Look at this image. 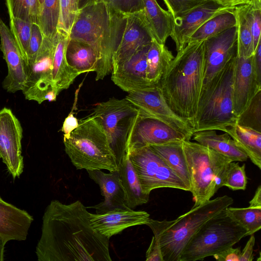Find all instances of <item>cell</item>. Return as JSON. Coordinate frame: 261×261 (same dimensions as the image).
I'll list each match as a JSON object with an SVG mask.
<instances>
[{
    "mask_svg": "<svg viewBox=\"0 0 261 261\" xmlns=\"http://www.w3.org/2000/svg\"><path fill=\"white\" fill-rule=\"evenodd\" d=\"M80 200H53L42 217L36 254L39 261H111L109 239L96 231Z\"/></svg>",
    "mask_w": 261,
    "mask_h": 261,
    "instance_id": "1",
    "label": "cell"
},
{
    "mask_svg": "<svg viewBox=\"0 0 261 261\" xmlns=\"http://www.w3.org/2000/svg\"><path fill=\"white\" fill-rule=\"evenodd\" d=\"M204 42L189 41L177 52L159 83L170 108L192 128L203 84Z\"/></svg>",
    "mask_w": 261,
    "mask_h": 261,
    "instance_id": "2",
    "label": "cell"
},
{
    "mask_svg": "<svg viewBox=\"0 0 261 261\" xmlns=\"http://www.w3.org/2000/svg\"><path fill=\"white\" fill-rule=\"evenodd\" d=\"M126 16L100 2L79 10L69 38L86 42L98 53L96 81L102 80L112 69V58L124 30Z\"/></svg>",
    "mask_w": 261,
    "mask_h": 261,
    "instance_id": "3",
    "label": "cell"
},
{
    "mask_svg": "<svg viewBox=\"0 0 261 261\" xmlns=\"http://www.w3.org/2000/svg\"><path fill=\"white\" fill-rule=\"evenodd\" d=\"M233 202L224 195L210 200L173 220L150 218L146 224L151 229L161 251L164 261H178L186 245L198 229L209 219Z\"/></svg>",
    "mask_w": 261,
    "mask_h": 261,
    "instance_id": "4",
    "label": "cell"
},
{
    "mask_svg": "<svg viewBox=\"0 0 261 261\" xmlns=\"http://www.w3.org/2000/svg\"><path fill=\"white\" fill-rule=\"evenodd\" d=\"M236 56L203 86L195 117L193 132H223L237 123L233 110V82Z\"/></svg>",
    "mask_w": 261,
    "mask_h": 261,
    "instance_id": "5",
    "label": "cell"
},
{
    "mask_svg": "<svg viewBox=\"0 0 261 261\" xmlns=\"http://www.w3.org/2000/svg\"><path fill=\"white\" fill-rule=\"evenodd\" d=\"M63 142L65 151L76 169L118 170L106 133L93 114L80 120Z\"/></svg>",
    "mask_w": 261,
    "mask_h": 261,
    "instance_id": "6",
    "label": "cell"
},
{
    "mask_svg": "<svg viewBox=\"0 0 261 261\" xmlns=\"http://www.w3.org/2000/svg\"><path fill=\"white\" fill-rule=\"evenodd\" d=\"M182 147L190 177V192L197 206L210 200L222 186L229 159L209 147L184 140Z\"/></svg>",
    "mask_w": 261,
    "mask_h": 261,
    "instance_id": "7",
    "label": "cell"
},
{
    "mask_svg": "<svg viewBox=\"0 0 261 261\" xmlns=\"http://www.w3.org/2000/svg\"><path fill=\"white\" fill-rule=\"evenodd\" d=\"M245 237L246 230L230 216L226 208L207 221L193 235L178 261L202 260L232 247Z\"/></svg>",
    "mask_w": 261,
    "mask_h": 261,
    "instance_id": "8",
    "label": "cell"
},
{
    "mask_svg": "<svg viewBox=\"0 0 261 261\" xmlns=\"http://www.w3.org/2000/svg\"><path fill=\"white\" fill-rule=\"evenodd\" d=\"M103 128L119 166L125 154L128 137L139 112L125 98H110L97 103L92 114Z\"/></svg>",
    "mask_w": 261,
    "mask_h": 261,
    "instance_id": "9",
    "label": "cell"
},
{
    "mask_svg": "<svg viewBox=\"0 0 261 261\" xmlns=\"http://www.w3.org/2000/svg\"><path fill=\"white\" fill-rule=\"evenodd\" d=\"M126 153L145 193L150 195L153 190L162 188L190 191L181 178L150 146H144Z\"/></svg>",
    "mask_w": 261,
    "mask_h": 261,
    "instance_id": "10",
    "label": "cell"
},
{
    "mask_svg": "<svg viewBox=\"0 0 261 261\" xmlns=\"http://www.w3.org/2000/svg\"><path fill=\"white\" fill-rule=\"evenodd\" d=\"M54 36L44 37L42 44L34 62L25 65L27 80L22 92L25 98L37 101H55L58 93L53 81Z\"/></svg>",
    "mask_w": 261,
    "mask_h": 261,
    "instance_id": "11",
    "label": "cell"
},
{
    "mask_svg": "<svg viewBox=\"0 0 261 261\" xmlns=\"http://www.w3.org/2000/svg\"><path fill=\"white\" fill-rule=\"evenodd\" d=\"M125 98L138 109L141 117L161 121L182 133L188 140L192 138V127L170 108L159 83L146 90L129 92Z\"/></svg>",
    "mask_w": 261,
    "mask_h": 261,
    "instance_id": "12",
    "label": "cell"
},
{
    "mask_svg": "<svg viewBox=\"0 0 261 261\" xmlns=\"http://www.w3.org/2000/svg\"><path fill=\"white\" fill-rule=\"evenodd\" d=\"M22 128L11 110H0V158L13 179L19 178L23 171L21 140Z\"/></svg>",
    "mask_w": 261,
    "mask_h": 261,
    "instance_id": "13",
    "label": "cell"
},
{
    "mask_svg": "<svg viewBox=\"0 0 261 261\" xmlns=\"http://www.w3.org/2000/svg\"><path fill=\"white\" fill-rule=\"evenodd\" d=\"M188 140L181 132L166 124L139 115L128 137L125 153L147 146Z\"/></svg>",
    "mask_w": 261,
    "mask_h": 261,
    "instance_id": "14",
    "label": "cell"
},
{
    "mask_svg": "<svg viewBox=\"0 0 261 261\" xmlns=\"http://www.w3.org/2000/svg\"><path fill=\"white\" fill-rule=\"evenodd\" d=\"M234 7L223 5L218 0H210L174 17L173 28L170 37L175 44L177 52L186 45L191 36L206 21L223 11Z\"/></svg>",
    "mask_w": 261,
    "mask_h": 261,
    "instance_id": "15",
    "label": "cell"
},
{
    "mask_svg": "<svg viewBox=\"0 0 261 261\" xmlns=\"http://www.w3.org/2000/svg\"><path fill=\"white\" fill-rule=\"evenodd\" d=\"M236 56L237 25L205 40L203 86Z\"/></svg>",
    "mask_w": 261,
    "mask_h": 261,
    "instance_id": "16",
    "label": "cell"
},
{
    "mask_svg": "<svg viewBox=\"0 0 261 261\" xmlns=\"http://www.w3.org/2000/svg\"><path fill=\"white\" fill-rule=\"evenodd\" d=\"M154 39L143 10L126 16L124 30L112 58V68L129 59Z\"/></svg>",
    "mask_w": 261,
    "mask_h": 261,
    "instance_id": "17",
    "label": "cell"
},
{
    "mask_svg": "<svg viewBox=\"0 0 261 261\" xmlns=\"http://www.w3.org/2000/svg\"><path fill=\"white\" fill-rule=\"evenodd\" d=\"M0 38V49L8 68L3 87L9 93L22 91L27 80L25 62L10 29L1 18Z\"/></svg>",
    "mask_w": 261,
    "mask_h": 261,
    "instance_id": "18",
    "label": "cell"
},
{
    "mask_svg": "<svg viewBox=\"0 0 261 261\" xmlns=\"http://www.w3.org/2000/svg\"><path fill=\"white\" fill-rule=\"evenodd\" d=\"M150 218V215L146 212L134 211L128 207L89 213V220L93 228L109 239L128 227L146 225Z\"/></svg>",
    "mask_w": 261,
    "mask_h": 261,
    "instance_id": "19",
    "label": "cell"
},
{
    "mask_svg": "<svg viewBox=\"0 0 261 261\" xmlns=\"http://www.w3.org/2000/svg\"><path fill=\"white\" fill-rule=\"evenodd\" d=\"M261 91V82L255 72L253 55L236 57L233 82V110L238 117L249 106L254 96Z\"/></svg>",
    "mask_w": 261,
    "mask_h": 261,
    "instance_id": "20",
    "label": "cell"
},
{
    "mask_svg": "<svg viewBox=\"0 0 261 261\" xmlns=\"http://www.w3.org/2000/svg\"><path fill=\"white\" fill-rule=\"evenodd\" d=\"M150 45L143 47L129 59L112 68V81L123 91L129 93L146 90L155 85L150 84L146 76V54Z\"/></svg>",
    "mask_w": 261,
    "mask_h": 261,
    "instance_id": "21",
    "label": "cell"
},
{
    "mask_svg": "<svg viewBox=\"0 0 261 261\" xmlns=\"http://www.w3.org/2000/svg\"><path fill=\"white\" fill-rule=\"evenodd\" d=\"M89 176L100 188L104 200L91 206L100 213L116 208L128 207L125 192L118 170L105 173L101 170H87ZM129 208V207H128Z\"/></svg>",
    "mask_w": 261,
    "mask_h": 261,
    "instance_id": "22",
    "label": "cell"
},
{
    "mask_svg": "<svg viewBox=\"0 0 261 261\" xmlns=\"http://www.w3.org/2000/svg\"><path fill=\"white\" fill-rule=\"evenodd\" d=\"M33 220L27 211L8 203L0 196V237L6 243L25 240Z\"/></svg>",
    "mask_w": 261,
    "mask_h": 261,
    "instance_id": "23",
    "label": "cell"
},
{
    "mask_svg": "<svg viewBox=\"0 0 261 261\" xmlns=\"http://www.w3.org/2000/svg\"><path fill=\"white\" fill-rule=\"evenodd\" d=\"M69 36L59 31L54 36L52 76L54 87L58 93L68 89L80 74L70 67L66 59V49Z\"/></svg>",
    "mask_w": 261,
    "mask_h": 261,
    "instance_id": "24",
    "label": "cell"
},
{
    "mask_svg": "<svg viewBox=\"0 0 261 261\" xmlns=\"http://www.w3.org/2000/svg\"><path fill=\"white\" fill-rule=\"evenodd\" d=\"M193 139L203 145L213 149L233 162H245L247 155L235 144L226 133L219 134L215 130L195 132Z\"/></svg>",
    "mask_w": 261,
    "mask_h": 261,
    "instance_id": "25",
    "label": "cell"
},
{
    "mask_svg": "<svg viewBox=\"0 0 261 261\" xmlns=\"http://www.w3.org/2000/svg\"><path fill=\"white\" fill-rule=\"evenodd\" d=\"M143 11L154 39L159 43L165 44L172 34L174 17L156 0H143Z\"/></svg>",
    "mask_w": 261,
    "mask_h": 261,
    "instance_id": "26",
    "label": "cell"
},
{
    "mask_svg": "<svg viewBox=\"0 0 261 261\" xmlns=\"http://www.w3.org/2000/svg\"><path fill=\"white\" fill-rule=\"evenodd\" d=\"M118 172L124 188L128 207L134 209L145 204L149 199V194L142 190L140 181L128 154L125 153L119 166Z\"/></svg>",
    "mask_w": 261,
    "mask_h": 261,
    "instance_id": "27",
    "label": "cell"
},
{
    "mask_svg": "<svg viewBox=\"0 0 261 261\" xmlns=\"http://www.w3.org/2000/svg\"><path fill=\"white\" fill-rule=\"evenodd\" d=\"M251 161L261 168V132L235 124L223 130Z\"/></svg>",
    "mask_w": 261,
    "mask_h": 261,
    "instance_id": "28",
    "label": "cell"
},
{
    "mask_svg": "<svg viewBox=\"0 0 261 261\" xmlns=\"http://www.w3.org/2000/svg\"><path fill=\"white\" fill-rule=\"evenodd\" d=\"M65 56L68 64L80 74L95 72L99 58L97 50L89 44L70 39Z\"/></svg>",
    "mask_w": 261,
    "mask_h": 261,
    "instance_id": "29",
    "label": "cell"
},
{
    "mask_svg": "<svg viewBox=\"0 0 261 261\" xmlns=\"http://www.w3.org/2000/svg\"><path fill=\"white\" fill-rule=\"evenodd\" d=\"M165 44L153 39L146 54V76L151 84H158L174 58Z\"/></svg>",
    "mask_w": 261,
    "mask_h": 261,
    "instance_id": "30",
    "label": "cell"
},
{
    "mask_svg": "<svg viewBox=\"0 0 261 261\" xmlns=\"http://www.w3.org/2000/svg\"><path fill=\"white\" fill-rule=\"evenodd\" d=\"M149 146L163 159L191 190L190 174L182 147V142Z\"/></svg>",
    "mask_w": 261,
    "mask_h": 261,
    "instance_id": "31",
    "label": "cell"
},
{
    "mask_svg": "<svg viewBox=\"0 0 261 261\" xmlns=\"http://www.w3.org/2000/svg\"><path fill=\"white\" fill-rule=\"evenodd\" d=\"M247 2L235 6L237 28V57L248 58L254 54L253 37L248 16Z\"/></svg>",
    "mask_w": 261,
    "mask_h": 261,
    "instance_id": "32",
    "label": "cell"
},
{
    "mask_svg": "<svg viewBox=\"0 0 261 261\" xmlns=\"http://www.w3.org/2000/svg\"><path fill=\"white\" fill-rule=\"evenodd\" d=\"M234 8L223 11L208 19L194 32L189 42L205 40L236 26Z\"/></svg>",
    "mask_w": 261,
    "mask_h": 261,
    "instance_id": "33",
    "label": "cell"
},
{
    "mask_svg": "<svg viewBox=\"0 0 261 261\" xmlns=\"http://www.w3.org/2000/svg\"><path fill=\"white\" fill-rule=\"evenodd\" d=\"M60 12V0H44L38 18V25L44 37L52 38L56 34Z\"/></svg>",
    "mask_w": 261,
    "mask_h": 261,
    "instance_id": "34",
    "label": "cell"
},
{
    "mask_svg": "<svg viewBox=\"0 0 261 261\" xmlns=\"http://www.w3.org/2000/svg\"><path fill=\"white\" fill-rule=\"evenodd\" d=\"M226 211L230 216L247 231V236L261 228V206L249 205L247 207L228 206Z\"/></svg>",
    "mask_w": 261,
    "mask_h": 261,
    "instance_id": "35",
    "label": "cell"
},
{
    "mask_svg": "<svg viewBox=\"0 0 261 261\" xmlns=\"http://www.w3.org/2000/svg\"><path fill=\"white\" fill-rule=\"evenodd\" d=\"M10 18H17L38 24V0H6Z\"/></svg>",
    "mask_w": 261,
    "mask_h": 261,
    "instance_id": "36",
    "label": "cell"
},
{
    "mask_svg": "<svg viewBox=\"0 0 261 261\" xmlns=\"http://www.w3.org/2000/svg\"><path fill=\"white\" fill-rule=\"evenodd\" d=\"M237 124L261 132V91L254 96L247 108L238 117Z\"/></svg>",
    "mask_w": 261,
    "mask_h": 261,
    "instance_id": "37",
    "label": "cell"
},
{
    "mask_svg": "<svg viewBox=\"0 0 261 261\" xmlns=\"http://www.w3.org/2000/svg\"><path fill=\"white\" fill-rule=\"evenodd\" d=\"M32 22L17 18H10V30L20 50L25 65Z\"/></svg>",
    "mask_w": 261,
    "mask_h": 261,
    "instance_id": "38",
    "label": "cell"
},
{
    "mask_svg": "<svg viewBox=\"0 0 261 261\" xmlns=\"http://www.w3.org/2000/svg\"><path fill=\"white\" fill-rule=\"evenodd\" d=\"M245 164L240 166L238 162L229 163L222 182V186L235 190H244L246 188L247 177L245 172Z\"/></svg>",
    "mask_w": 261,
    "mask_h": 261,
    "instance_id": "39",
    "label": "cell"
},
{
    "mask_svg": "<svg viewBox=\"0 0 261 261\" xmlns=\"http://www.w3.org/2000/svg\"><path fill=\"white\" fill-rule=\"evenodd\" d=\"M60 7L57 31L69 36L79 12L76 0H60Z\"/></svg>",
    "mask_w": 261,
    "mask_h": 261,
    "instance_id": "40",
    "label": "cell"
},
{
    "mask_svg": "<svg viewBox=\"0 0 261 261\" xmlns=\"http://www.w3.org/2000/svg\"><path fill=\"white\" fill-rule=\"evenodd\" d=\"M247 3L248 16L253 37L254 52L261 41V0H250Z\"/></svg>",
    "mask_w": 261,
    "mask_h": 261,
    "instance_id": "41",
    "label": "cell"
},
{
    "mask_svg": "<svg viewBox=\"0 0 261 261\" xmlns=\"http://www.w3.org/2000/svg\"><path fill=\"white\" fill-rule=\"evenodd\" d=\"M110 9L127 16L144 9L143 0H102Z\"/></svg>",
    "mask_w": 261,
    "mask_h": 261,
    "instance_id": "42",
    "label": "cell"
},
{
    "mask_svg": "<svg viewBox=\"0 0 261 261\" xmlns=\"http://www.w3.org/2000/svg\"><path fill=\"white\" fill-rule=\"evenodd\" d=\"M173 17L184 13L210 0H163Z\"/></svg>",
    "mask_w": 261,
    "mask_h": 261,
    "instance_id": "43",
    "label": "cell"
},
{
    "mask_svg": "<svg viewBox=\"0 0 261 261\" xmlns=\"http://www.w3.org/2000/svg\"><path fill=\"white\" fill-rule=\"evenodd\" d=\"M44 36L39 25L33 23L31 28V34L27 51V63L25 65L34 62L36 55L43 42Z\"/></svg>",
    "mask_w": 261,
    "mask_h": 261,
    "instance_id": "44",
    "label": "cell"
},
{
    "mask_svg": "<svg viewBox=\"0 0 261 261\" xmlns=\"http://www.w3.org/2000/svg\"><path fill=\"white\" fill-rule=\"evenodd\" d=\"M80 89V87L75 92V100L71 109V111L65 119L61 129L64 134L63 139L68 138L71 132L77 128L79 125V121L74 115V112H73V111L76 109V106L77 99V94Z\"/></svg>",
    "mask_w": 261,
    "mask_h": 261,
    "instance_id": "45",
    "label": "cell"
},
{
    "mask_svg": "<svg viewBox=\"0 0 261 261\" xmlns=\"http://www.w3.org/2000/svg\"><path fill=\"white\" fill-rule=\"evenodd\" d=\"M241 252L240 247H230L213 256L219 261H240Z\"/></svg>",
    "mask_w": 261,
    "mask_h": 261,
    "instance_id": "46",
    "label": "cell"
},
{
    "mask_svg": "<svg viewBox=\"0 0 261 261\" xmlns=\"http://www.w3.org/2000/svg\"><path fill=\"white\" fill-rule=\"evenodd\" d=\"M146 261H164L160 248L154 237L146 253Z\"/></svg>",
    "mask_w": 261,
    "mask_h": 261,
    "instance_id": "47",
    "label": "cell"
},
{
    "mask_svg": "<svg viewBox=\"0 0 261 261\" xmlns=\"http://www.w3.org/2000/svg\"><path fill=\"white\" fill-rule=\"evenodd\" d=\"M255 239L254 234L250 237L244 249L241 252L240 261H252L254 259L253 249Z\"/></svg>",
    "mask_w": 261,
    "mask_h": 261,
    "instance_id": "48",
    "label": "cell"
},
{
    "mask_svg": "<svg viewBox=\"0 0 261 261\" xmlns=\"http://www.w3.org/2000/svg\"><path fill=\"white\" fill-rule=\"evenodd\" d=\"M253 65L258 80L261 82V41L253 55Z\"/></svg>",
    "mask_w": 261,
    "mask_h": 261,
    "instance_id": "49",
    "label": "cell"
},
{
    "mask_svg": "<svg viewBox=\"0 0 261 261\" xmlns=\"http://www.w3.org/2000/svg\"><path fill=\"white\" fill-rule=\"evenodd\" d=\"M249 205L261 206V186L259 185L255 191L254 196L249 201Z\"/></svg>",
    "mask_w": 261,
    "mask_h": 261,
    "instance_id": "50",
    "label": "cell"
},
{
    "mask_svg": "<svg viewBox=\"0 0 261 261\" xmlns=\"http://www.w3.org/2000/svg\"><path fill=\"white\" fill-rule=\"evenodd\" d=\"M102 2V0H76L79 10H80L84 8Z\"/></svg>",
    "mask_w": 261,
    "mask_h": 261,
    "instance_id": "51",
    "label": "cell"
},
{
    "mask_svg": "<svg viewBox=\"0 0 261 261\" xmlns=\"http://www.w3.org/2000/svg\"><path fill=\"white\" fill-rule=\"evenodd\" d=\"M223 5L229 6H236L243 4L241 0H218Z\"/></svg>",
    "mask_w": 261,
    "mask_h": 261,
    "instance_id": "52",
    "label": "cell"
},
{
    "mask_svg": "<svg viewBox=\"0 0 261 261\" xmlns=\"http://www.w3.org/2000/svg\"><path fill=\"white\" fill-rule=\"evenodd\" d=\"M7 243L0 237V261L4 259L5 246Z\"/></svg>",
    "mask_w": 261,
    "mask_h": 261,
    "instance_id": "53",
    "label": "cell"
},
{
    "mask_svg": "<svg viewBox=\"0 0 261 261\" xmlns=\"http://www.w3.org/2000/svg\"><path fill=\"white\" fill-rule=\"evenodd\" d=\"M43 1H44V0H38L39 3L40 5V7L41 5H42V4L43 3Z\"/></svg>",
    "mask_w": 261,
    "mask_h": 261,
    "instance_id": "54",
    "label": "cell"
},
{
    "mask_svg": "<svg viewBox=\"0 0 261 261\" xmlns=\"http://www.w3.org/2000/svg\"><path fill=\"white\" fill-rule=\"evenodd\" d=\"M249 1H250V0H241L242 2L243 3H246V2H247Z\"/></svg>",
    "mask_w": 261,
    "mask_h": 261,
    "instance_id": "55",
    "label": "cell"
}]
</instances>
